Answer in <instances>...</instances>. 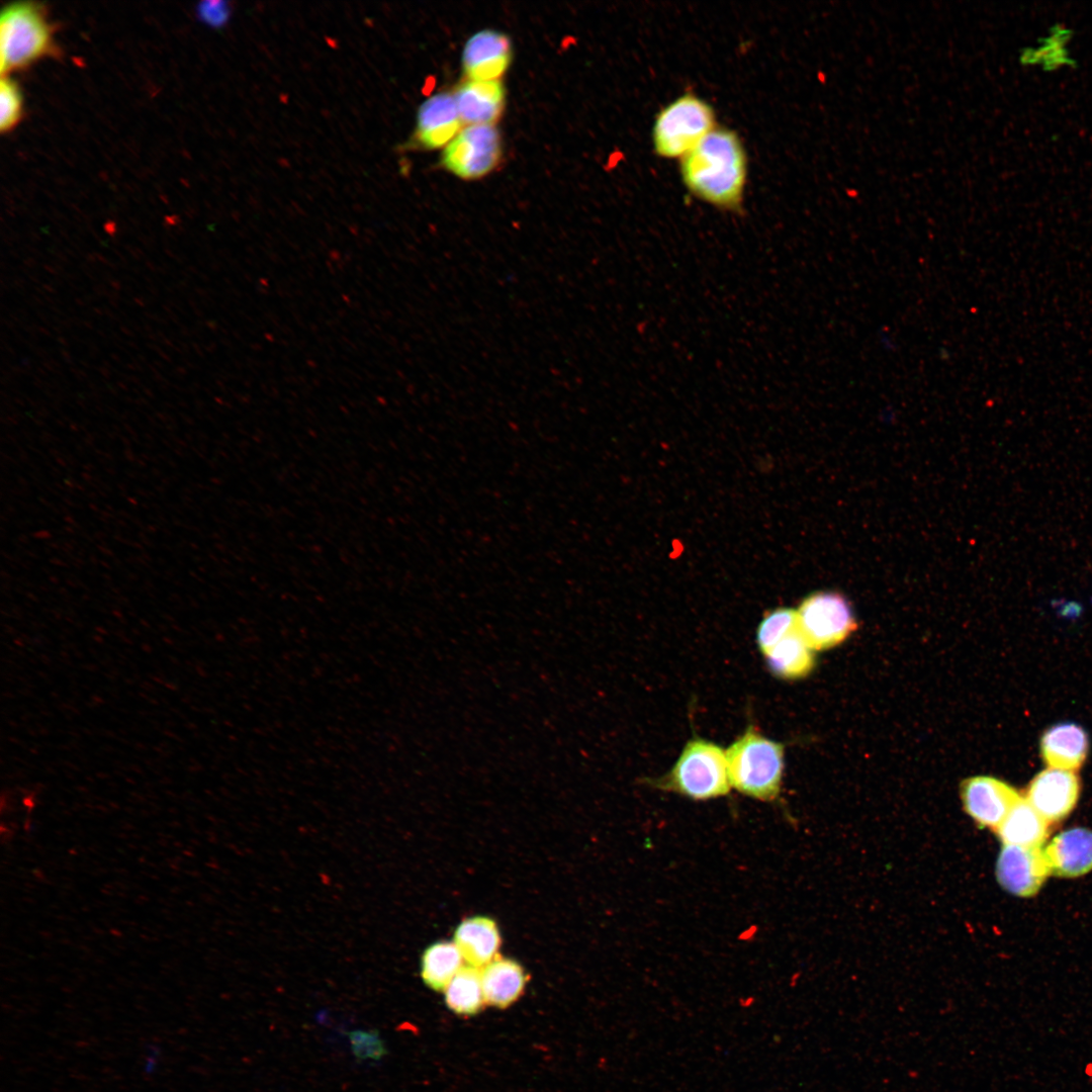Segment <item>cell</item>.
<instances>
[{
	"label": "cell",
	"mask_w": 1092,
	"mask_h": 1092,
	"mask_svg": "<svg viewBox=\"0 0 1092 1092\" xmlns=\"http://www.w3.org/2000/svg\"><path fill=\"white\" fill-rule=\"evenodd\" d=\"M684 185L698 199L720 209L738 212L747 180V155L738 134L716 126L679 159Z\"/></svg>",
	"instance_id": "1"
},
{
	"label": "cell",
	"mask_w": 1092,
	"mask_h": 1092,
	"mask_svg": "<svg viewBox=\"0 0 1092 1092\" xmlns=\"http://www.w3.org/2000/svg\"><path fill=\"white\" fill-rule=\"evenodd\" d=\"M725 752L731 788L763 802L779 797L784 771L781 743L748 727Z\"/></svg>",
	"instance_id": "2"
},
{
	"label": "cell",
	"mask_w": 1092,
	"mask_h": 1092,
	"mask_svg": "<svg viewBox=\"0 0 1092 1092\" xmlns=\"http://www.w3.org/2000/svg\"><path fill=\"white\" fill-rule=\"evenodd\" d=\"M645 782L652 788L696 801L725 796L731 789L726 752L702 738L688 741L667 774Z\"/></svg>",
	"instance_id": "3"
},
{
	"label": "cell",
	"mask_w": 1092,
	"mask_h": 1092,
	"mask_svg": "<svg viewBox=\"0 0 1092 1092\" xmlns=\"http://www.w3.org/2000/svg\"><path fill=\"white\" fill-rule=\"evenodd\" d=\"M54 50L53 27L40 4L16 2L0 18V71L24 68Z\"/></svg>",
	"instance_id": "4"
},
{
	"label": "cell",
	"mask_w": 1092,
	"mask_h": 1092,
	"mask_svg": "<svg viewBox=\"0 0 1092 1092\" xmlns=\"http://www.w3.org/2000/svg\"><path fill=\"white\" fill-rule=\"evenodd\" d=\"M716 126L713 107L701 97L685 93L656 114L651 134L654 152L662 158L680 159Z\"/></svg>",
	"instance_id": "5"
},
{
	"label": "cell",
	"mask_w": 1092,
	"mask_h": 1092,
	"mask_svg": "<svg viewBox=\"0 0 1092 1092\" xmlns=\"http://www.w3.org/2000/svg\"><path fill=\"white\" fill-rule=\"evenodd\" d=\"M796 612L798 630L814 651L840 644L856 629L852 608L839 593L816 592Z\"/></svg>",
	"instance_id": "6"
},
{
	"label": "cell",
	"mask_w": 1092,
	"mask_h": 1092,
	"mask_svg": "<svg viewBox=\"0 0 1092 1092\" xmlns=\"http://www.w3.org/2000/svg\"><path fill=\"white\" fill-rule=\"evenodd\" d=\"M502 141L493 124L467 125L446 146L442 164L462 179H478L498 164Z\"/></svg>",
	"instance_id": "7"
},
{
	"label": "cell",
	"mask_w": 1092,
	"mask_h": 1092,
	"mask_svg": "<svg viewBox=\"0 0 1092 1092\" xmlns=\"http://www.w3.org/2000/svg\"><path fill=\"white\" fill-rule=\"evenodd\" d=\"M961 797L967 814L979 826L995 831L1021 796L1001 780L980 776L964 781Z\"/></svg>",
	"instance_id": "8"
},
{
	"label": "cell",
	"mask_w": 1092,
	"mask_h": 1092,
	"mask_svg": "<svg viewBox=\"0 0 1092 1092\" xmlns=\"http://www.w3.org/2000/svg\"><path fill=\"white\" fill-rule=\"evenodd\" d=\"M1051 875L1042 847L1003 844L996 862L1001 887L1019 897L1035 895Z\"/></svg>",
	"instance_id": "9"
},
{
	"label": "cell",
	"mask_w": 1092,
	"mask_h": 1092,
	"mask_svg": "<svg viewBox=\"0 0 1092 1092\" xmlns=\"http://www.w3.org/2000/svg\"><path fill=\"white\" fill-rule=\"evenodd\" d=\"M1079 794L1080 781L1075 771L1049 767L1035 776L1024 798L1051 824L1071 813Z\"/></svg>",
	"instance_id": "10"
},
{
	"label": "cell",
	"mask_w": 1092,
	"mask_h": 1092,
	"mask_svg": "<svg viewBox=\"0 0 1092 1092\" xmlns=\"http://www.w3.org/2000/svg\"><path fill=\"white\" fill-rule=\"evenodd\" d=\"M512 59L507 34L484 29L471 35L462 52V68L467 80L492 81L508 70Z\"/></svg>",
	"instance_id": "11"
},
{
	"label": "cell",
	"mask_w": 1092,
	"mask_h": 1092,
	"mask_svg": "<svg viewBox=\"0 0 1092 1092\" xmlns=\"http://www.w3.org/2000/svg\"><path fill=\"white\" fill-rule=\"evenodd\" d=\"M461 125L453 93H438L419 107L414 140L425 149L441 148L457 135Z\"/></svg>",
	"instance_id": "12"
},
{
	"label": "cell",
	"mask_w": 1092,
	"mask_h": 1092,
	"mask_svg": "<svg viewBox=\"0 0 1092 1092\" xmlns=\"http://www.w3.org/2000/svg\"><path fill=\"white\" fill-rule=\"evenodd\" d=\"M1042 850L1051 875L1074 878L1092 870V831L1089 829L1064 831Z\"/></svg>",
	"instance_id": "13"
},
{
	"label": "cell",
	"mask_w": 1092,
	"mask_h": 1092,
	"mask_svg": "<svg viewBox=\"0 0 1092 1092\" xmlns=\"http://www.w3.org/2000/svg\"><path fill=\"white\" fill-rule=\"evenodd\" d=\"M462 120L467 125L493 124L505 107L500 80H466L453 93Z\"/></svg>",
	"instance_id": "14"
},
{
	"label": "cell",
	"mask_w": 1092,
	"mask_h": 1092,
	"mask_svg": "<svg viewBox=\"0 0 1092 1092\" xmlns=\"http://www.w3.org/2000/svg\"><path fill=\"white\" fill-rule=\"evenodd\" d=\"M454 943L467 965L482 969L498 954L500 934L497 924L487 916L468 917L457 926Z\"/></svg>",
	"instance_id": "15"
},
{
	"label": "cell",
	"mask_w": 1092,
	"mask_h": 1092,
	"mask_svg": "<svg viewBox=\"0 0 1092 1092\" xmlns=\"http://www.w3.org/2000/svg\"><path fill=\"white\" fill-rule=\"evenodd\" d=\"M1088 747L1087 733L1074 723H1061L1051 727L1040 740L1042 758L1052 768L1075 771L1085 761Z\"/></svg>",
	"instance_id": "16"
},
{
	"label": "cell",
	"mask_w": 1092,
	"mask_h": 1092,
	"mask_svg": "<svg viewBox=\"0 0 1092 1092\" xmlns=\"http://www.w3.org/2000/svg\"><path fill=\"white\" fill-rule=\"evenodd\" d=\"M480 977L485 1003L502 1009L521 997L528 981L518 962L498 954L480 969Z\"/></svg>",
	"instance_id": "17"
},
{
	"label": "cell",
	"mask_w": 1092,
	"mask_h": 1092,
	"mask_svg": "<svg viewBox=\"0 0 1092 1092\" xmlns=\"http://www.w3.org/2000/svg\"><path fill=\"white\" fill-rule=\"evenodd\" d=\"M995 832L1003 844L1042 847L1050 823L1021 796Z\"/></svg>",
	"instance_id": "18"
},
{
	"label": "cell",
	"mask_w": 1092,
	"mask_h": 1092,
	"mask_svg": "<svg viewBox=\"0 0 1092 1092\" xmlns=\"http://www.w3.org/2000/svg\"><path fill=\"white\" fill-rule=\"evenodd\" d=\"M813 652L797 629L763 655L772 674L783 679H798L812 670L815 661Z\"/></svg>",
	"instance_id": "19"
},
{
	"label": "cell",
	"mask_w": 1092,
	"mask_h": 1092,
	"mask_svg": "<svg viewBox=\"0 0 1092 1092\" xmlns=\"http://www.w3.org/2000/svg\"><path fill=\"white\" fill-rule=\"evenodd\" d=\"M463 958L454 941L440 940L430 944L421 959L424 983L435 991H444L463 967Z\"/></svg>",
	"instance_id": "20"
},
{
	"label": "cell",
	"mask_w": 1092,
	"mask_h": 1092,
	"mask_svg": "<svg viewBox=\"0 0 1092 1092\" xmlns=\"http://www.w3.org/2000/svg\"><path fill=\"white\" fill-rule=\"evenodd\" d=\"M445 1003L459 1015H475L485 1004L480 969L463 966L444 990Z\"/></svg>",
	"instance_id": "21"
},
{
	"label": "cell",
	"mask_w": 1092,
	"mask_h": 1092,
	"mask_svg": "<svg viewBox=\"0 0 1092 1092\" xmlns=\"http://www.w3.org/2000/svg\"><path fill=\"white\" fill-rule=\"evenodd\" d=\"M798 629L797 612L789 608H778L766 614L756 631V641L760 651L765 654L777 643Z\"/></svg>",
	"instance_id": "22"
},
{
	"label": "cell",
	"mask_w": 1092,
	"mask_h": 1092,
	"mask_svg": "<svg viewBox=\"0 0 1092 1092\" xmlns=\"http://www.w3.org/2000/svg\"><path fill=\"white\" fill-rule=\"evenodd\" d=\"M0 129L7 131L14 127L21 117L22 96L17 84L5 76H2L0 81Z\"/></svg>",
	"instance_id": "23"
},
{
	"label": "cell",
	"mask_w": 1092,
	"mask_h": 1092,
	"mask_svg": "<svg viewBox=\"0 0 1092 1092\" xmlns=\"http://www.w3.org/2000/svg\"><path fill=\"white\" fill-rule=\"evenodd\" d=\"M354 1055L358 1059L378 1060L385 1054L384 1045L377 1033L372 1031H352L349 1033Z\"/></svg>",
	"instance_id": "24"
},
{
	"label": "cell",
	"mask_w": 1092,
	"mask_h": 1092,
	"mask_svg": "<svg viewBox=\"0 0 1092 1092\" xmlns=\"http://www.w3.org/2000/svg\"><path fill=\"white\" fill-rule=\"evenodd\" d=\"M199 16L210 25L220 26L229 17V7L225 2L207 1L200 4Z\"/></svg>",
	"instance_id": "25"
}]
</instances>
